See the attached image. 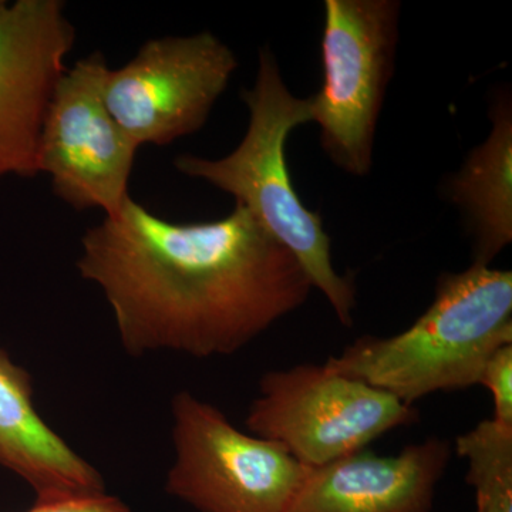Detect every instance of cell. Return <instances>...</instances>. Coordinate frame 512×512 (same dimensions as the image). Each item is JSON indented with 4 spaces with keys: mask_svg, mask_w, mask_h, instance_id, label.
<instances>
[{
    "mask_svg": "<svg viewBox=\"0 0 512 512\" xmlns=\"http://www.w3.org/2000/svg\"><path fill=\"white\" fill-rule=\"evenodd\" d=\"M110 67L101 52L76 62L60 77L40 133L37 167L52 178L57 198L77 211L110 215L130 197L138 147L104 101Z\"/></svg>",
    "mask_w": 512,
    "mask_h": 512,
    "instance_id": "ba28073f",
    "label": "cell"
},
{
    "mask_svg": "<svg viewBox=\"0 0 512 512\" xmlns=\"http://www.w3.org/2000/svg\"><path fill=\"white\" fill-rule=\"evenodd\" d=\"M490 136L448 180V200L463 215L473 239L474 264L490 265L512 241V106L510 94L494 100Z\"/></svg>",
    "mask_w": 512,
    "mask_h": 512,
    "instance_id": "7c38bea8",
    "label": "cell"
},
{
    "mask_svg": "<svg viewBox=\"0 0 512 512\" xmlns=\"http://www.w3.org/2000/svg\"><path fill=\"white\" fill-rule=\"evenodd\" d=\"M454 451L467 461L476 512H512V431L480 421L458 437Z\"/></svg>",
    "mask_w": 512,
    "mask_h": 512,
    "instance_id": "4fadbf2b",
    "label": "cell"
},
{
    "mask_svg": "<svg viewBox=\"0 0 512 512\" xmlns=\"http://www.w3.org/2000/svg\"><path fill=\"white\" fill-rule=\"evenodd\" d=\"M168 494L200 512H288L306 467L284 447L237 429L214 404L175 394Z\"/></svg>",
    "mask_w": 512,
    "mask_h": 512,
    "instance_id": "8992f818",
    "label": "cell"
},
{
    "mask_svg": "<svg viewBox=\"0 0 512 512\" xmlns=\"http://www.w3.org/2000/svg\"><path fill=\"white\" fill-rule=\"evenodd\" d=\"M0 466L33 488L36 501L106 493L84 460L36 410L32 377L0 349Z\"/></svg>",
    "mask_w": 512,
    "mask_h": 512,
    "instance_id": "8fae6325",
    "label": "cell"
},
{
    "mask_svg": "<svg viewBox=\"0 0 512 512\" xmlns=\"http://www.w3.org/2000/svg\"><path fill=\"white\" fill-rule=\"evenodd\" d=\"M453 451L450 441L430 437L396 456L363 448L306 467L288 512H431Z\"/></svg>",
    "mask_w": 512,
    "mask_h": 512,
    "instance_id": "30bf717a",
    "label": "cell"
},
{
    "mask_svg": "<svg viewBox=\"0 0 512 512\" xmlns=\"http://www.w3.org/2000/svg\"><path fill=\"white\" fill-rule=\"evenodd\" d=\"M249 110L247 133L220 160L184 154L175 158L181 174L198 178L227 192L302 266L312 288L318 289L346 328L353 325L356 286L340 275L330 255V238L319 212L303 205L286 163V140L293 128L312 123L311 103L289 92L269 47L259 52L252 89L242 92Z\"/></svg>",
    "mask_w": 512,
    "mask_h": 512,
    "instance_id": "3957f363",
    "label": "cell"
},
{
    "mask_svg": "<svg viewBox=\"0 0 512 512\" xmlns=\"http://www.w3.org/2000/svg\"><path fill=\"white\" fill-rule=\"evenodd\" d=\"M74 42L62 0H0V178L39 174L43 121Z\"/></svg>",
    "mask_w": 512,
    "mask_h": 512,
    "instance_id": "9c48e42d",
    "label": "cell"
},
{
    "mask_svg": "<svg viewBox=\"0 0 512 512\" xmlns=\"http://www.w3.org/2000/svg\"><path fill=\"white\" fill-rule=\"evenodd\" d=\"M512 345V272L474 264L437 281L433 302L393 336H362L325 363L407 406L480 383L485 363Z\"/></svg>",
    "mask_w": 512,
    "mask_h": 512,
    "instance_id": "7a4b0ae2",
    "label": "cell"
},
{
    "mask_svg": "<svg viewBox=\"0 0 512 512\" xmlns=\"http://www.w3.org/2000/svg\"><path fill=\"white\" fill-rule=\"evenodd\" d=\"M238 67L211 32L150 39L104 80L113 119L141 146L164 147L200 131Z\"/></svg>",
    "mask_w": 512,
    "mask_h": 512,
    "instance_id": "52a82bcc",
    "label": "cell"
},
{
    "mask_svg": "<svg viewBox=\"0 0 512 512\" xmlns=\"http://www.w3.org/2000/svg\"><path fill=\"white\" fill-rule=\"evenodd\" d=\"M76 265L136 357L234 355L313 289L295 256L239 204L221 220L178 224L130 195L87 229Z\"/></svg>",
    "mask_w": 512,
    "mask_h": 512,
    "instance_id": "6da1fadb",
    "label": "cell"
},
{
    "mask_svg": "<svg viewBox=\"0 0 512 512\" xmlns=\"http://www.w3.org/2000/svg\"><path fill=\"white\" fill-rule=\"evenodd\" d=\"M26 512H131L120 498L106 493L62 500L36 501Z\"/></svg>",
    "mask_w": 512,
    "mask_h": 512,
    "instance_id": "9a60e30c",
    "label": "cell"
},
{
    "mask_svg": "<svg viewBox=\"0 0 512 512\" xmlns=\"http://www.w3.org/2000/svg\"><path fill=\"white\" fill-rule=\"evenodd\" d=\"M478 384L493 397L494 416L491 419L512 427V345L498 349L488 359Z\"/></svg>",
    "mask_w": 512,
    "mask_h": 512,
    "instance_id": "5bb4252c",
    "label": "cell"
},
{
    "mask_svg": "<svg viewBox=\"0 0 512 512\" xmlns=\"http://www.w3.org/2000/svg\"><path fill=\"white\" fill-rule=\"evenodd\" d=\"M319 92L309 97L320 144L340 170L366 177L399 40L397 0H326Z\"/></svg>",
    "mask_w": 512,
    "mask_h": 512,
    "instance_id": "277c9868",
    "label": "cell"
},
{
    "mask_svg": "<svg viewBox=\"0 0 512 512\" xmlns=\"http://www.w3.org/2000/svg\"><path fill=\"white\" fill-rule=\"evenodd\" d=\"M417 420L416 407L392 394L308 363L262 376L247 427L284 447L302 466L319 467Z\"/></svg>",
    "mask_w": 512,
    "mask_h": 512,
    "instance_id": "5b68a950",
    "label": "cell"
}]
</instances>
